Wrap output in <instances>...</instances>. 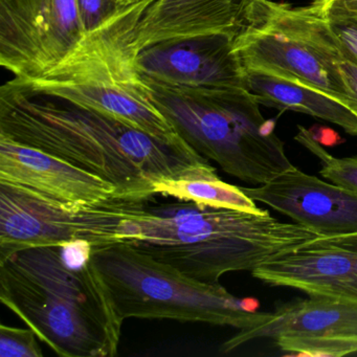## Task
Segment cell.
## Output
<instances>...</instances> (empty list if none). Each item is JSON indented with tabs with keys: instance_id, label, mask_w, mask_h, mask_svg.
<instances>
[{
	"instance_id": "7a4b0ae2",
	"label": "cell",
	"mask_w": 357,
	"mask_h": 357,
	"mask_svg": "<svg viewBox=\"0 0 357 357\" xmlns=\"http://www.w3.org/2000/svg\"><path fill=\"white\" fill-rule=\"evenodd\" d=\"M86 241L37 246L0 261V301L54 352L118 354L124 319Z\"/></svg>"
},
{
	"instance_id": "44dd1931",
	"label": "cell",
	"mask_w": 357,
	"mask_h": 357,
	"mask_svg": "<svg viewBox=\"0 0 357 357\" xmlns=\"http://www.w3.org/2000/svg\"><path fill=\"white\" fill-rule=\"evenodd\" d=\"M78 3L86 34L114 22L130 7L116 0H78Z\"/></svg>"
},
{
	"instance_id": "8fae6325",
	"label": "cell",
	"mask_w": 357,
	"mask_h": 357,
	"mask_svg": "<svg viewBox=\"0 0 357 357\" xmlns=\"http://www.w3.org/2000/svg\"><path fill=\"white\" fill-rule=\"evenodd\" d=\"M252 273L271 286L357 304V231L313 238L273 257Z\"/></svg>"
},
{
	"instance_id": "30bf717a",
	"label": "cell",
	"mask_w": 357,
	"mask_h": 357,
	"mask_svg": "<svg viewBox=\"0 0 357 357\" xmlns=\"http://www.w3.org/2000/svg\"><path fill=\"white\" fill-rule=\"evenodd\" d=\"M261 338L273 340L290 355L340 357L357 353V304L325 296L287 303L261 323L239 330L221 351L229 353Z\"/></svg>"
},
{
	"instance_id": "52a82bcc",
	"label": "cell",
	"mask_w": 357,
	"mask_h": 357,
	"mask_svg": "<svg viewBox=\"0 0 357 357\" xmlns=\"http://www.w3.org/2000/svg\"><path fill=\"white\" fill-rule=\"evenodd\" d=\"M233 49L243 74L263 70L285 75L346 107L352 99L340 68L342 45L327 16L311 5L250 0Z\"/></svg>"
},
{
	"instance_id": "5bb4252c",
	"label": "cell",
	"mask_w": 357,
	"mask_h": 357,
	"mask_svg": "<svg viewBox=\"0 0 357 357\" xmlns=\"http://www.w3.org/2000/svg\"><path fill=\"white\" fill-rule=\"evenodd\" d=\"M0 183H12L68 204H99L119 196L109 181L1 135Z\"/></svg>"
},
{
	"instance_id": "277c9868",
	"label": "cell",
	"mask_w": 357,
	"mask_h": 357,
	"mask_svg": "<svg viewBox=\"0 0 357 357\" xmlns=\"http://www.w3.org/2000/svg\"><path fill=\"white\" fill-rule=\"evenodd\" d=\"M143 80L178 137L231 176L260 185L294 168L275 122L263 116L246 86L187 89Z\"/></svg>"
},
{
	"instance_id": "8992f818",
	"label": "cell",
	"mask_w": 357,
	"mask_h": 357,
	"mask_svg": "<svg viewBox=\"0 0 357 357\" xmlns=\"http://www.w3.org/2000/svg\"><path fill=\"white\" fill-rule=\"evenodd\" d=\"M93 261L124 321L175 319L242 330L269 317L257 310V301L237 298L219 283L192 279L131 244L95 250Z\"/></svg>"
},
{
	"instance_id": "2e32d148",
	"label": "cell",
	"mask_w": 357,
	"mask_h": 357,
	"mask_svg": "<svg viewBox=\"0 0 357 357\" xmlns=\"http://www.w3.org/2000/svg\"><path fill=\"white\" fill-rule=\"evenodd\" d=\"M246 89L260 105L307 114L337 125L357 137V116L326 93L277 73L250 70L244 73Z\"/></svg>"
},
{
	"instance_id": "9a60e30c",
	"label": "cell",
	"mask_w": 357,
	"mask_h": 357,
	"mask_svg": "<svg viewBox=\"0 0 357 357\" xmlns=\"http://www.w3.org/2000/svg\"><path fill=\"white\" fill-rule=\"evenodd\" d=\"M250 0H153L135 35L137 51L165 41L235 34Z\"/></svg>"
},
{
	"instance_id": "484cf974",
	"label": "cell",
	"mask_w": 357,
	"mask_h": 357,
	"mask_svg": "<svg viewBox=\"0 0 357 357\" xmlns=\"http://www.w3.org/2000/svg\"><path fill=\"white\" fill-rule=\"evenodd\" d=\"M353 1H355V3H357V0H353Z\"/></svg>"
},
{
	"instance_id": "7c38bea8",
	"label": "cell",
	"mask_w": 357,
	"mask_h": 357,
	"mask_svg": "<svg viewBox=\"0 0 357 357\" xmlns=\"http://www.w3.org/2000/svg\"><path fill=\"white\" fill-rule=\"evenodd\" d=\"M235 34L188 37L141 50L137 62L143 78L187 89L245 86L234 53Z\"/></svg>"
},
{
	"instance_id": "9c48e42d",
	"label": "cell",
	"mask_w": 357,
	"mask_h": 357,
	"mask_svg": "<svg viewBox=\"0 0 357 357\" xmlns=\"http://www.w3.org/2000/svg\"><path fill=\"white\" fill-rule=\"evenodd\" d=\"M86 36L78 0H0V64L14 78H38Z\"/></svg>"
},
{
	"instance_id": "cb8c5ba5",
	"label": "cell",
	"mask_w": 357,
	"mask_h": 357,
	"mask_svg": "<svg viewBox=\"0 0 357 357\" xmlns=\"http://www.w3.org/2000/svg\"><path fill=\"white\" fill-rule=\"evenodd\" d=\"M335 0H313L312 3L323 11H327Z\"/></svg>"
},
{
	"instance_id": "ba28073f",
	"label": "cell",
	"mask_w": 357,
	"mask_h": 357,
	"mask_svg": "<svg viewBox=\"0 0 357 357\" xmlns=\"http://www.w3.org/2000/svg\"><path fill=\"white\" fill-rule=\"evenodd\" d=\"M150 200L114 196L93 204H68L0 183V261L26 248L86 241L95 248L133 244L137 218Z\"/></svg>"
},
{
	"instance_id": "ffe728a7",
	"label": "cell",
	"mask_w": 357,
	"mask_h": 357,
	"mask_svg": "<svg viewBox=\"0 0 357 357\" xmlns=\"http://www.w3.org/2000/svg\"><path fill=\"white\" fill-rule=\"evenodd\" d=\"M38 336L31 328L0 326V356L1 357H43V352L38 344Z\"/></svg>"
},
{
	"instance_id": "5b68a950",
	"label": "cell",
	"mask_w": 357,
	"mask_h": 357,
	"mask_svg": "<svg viewBox=\"0 0 357 357\" xmlns=\"http://www.w3.org/2000/svg\"><path fill=\"white\" fill-rule=\"evenodd\" d=\"M152 3H135L114 22L86 34L68 57L43 76L18 80L39 93L103 112L160 139H183L154 103L137 66L135 35Z\"/></svg>"
},
{
	"instance_id": "3957f363",
	"label": "cell",
	"mask_w": 357,
	"mask_h": 357,
	"mask_svg": "<svg viewBox=\"0 0 357 357\" xmlns=\"http://www.w3.org/2000/svg\"><path fill=\"white\" fill-rule=\"evenodd\" d=\"M150 202L137 218L139 238L131 245L204 283H219L231 271H252L319 237L298 223L278 220L267 210L250 213L177 199L155 206Z\"/></svg>"
},
{
	"instance_id": "ac0fdd59",
	"label": "cell",
	"mask_w": 357,
	"mask_h": 357,
	"mask_svg": "<svg viewBox=\"0 0 357 357\" xmlns=\"http://www.w3.org/2000/svg\"><path fill=\"white\" fill-rule=\"evenodd\" d=\"M296 141L321 160V176L334 185L357 193V156L338 158L330 154L311 135L309 129L298 126Z\"/></svg>"
},
{
	"instance_id": "d4e9b609",
	"label": "cell",
	"mask_w": 357,
	"mask_h": 357,
	"mask_svg": "<svg viewBox=\"0 0 357 357\" xmlns=\"http://www.w3.org/2000/svg\"><path fill=\"white\" fill-rule=\"evenodd\" d=\"M116 3L122 6H131L135 3H141L143 0H116Z\"/></svg>"
},
{
	"instance_id": "4fadbf2b",
	"label": "cell",
	"mask_w": 357,
	"mask_h": 357,
	"mask_svg": "<svg viewBox=\"0 0 357 357\" xmlns=\"http://www.w3.org/2000/svg\"><path fill=\"white\" fill-rule=\"evenodd\" d=\"M255 202L271 206L319 236L357 231V193L307 174L296 167L264 185L241 187Z\"/></svg>"
},
{
	"instance_id": "603a6c76",
	"label": "cell",
	"mask_w": 357,
	"mask_h": 357,
	"mask_svg": "<svg viewBox=\"0 0 357 357\" xmlns=\"http://www.w3.org/2000/svg\"><path fill=\"white\" fill-rule=\"evenodd\" d=\"M309 131L312 137L323 146H334L340 143V137L332 129L311 128Z\"/></svg>"
},
{
	"instance_id": "7402d4cb",
	"label": "cell",
	"mask_w": 357,
	"mask_h": 357,
	"mask_svg": "<svg viewBox=\"0 0 357 357\" xmlns=\"http://www.w3.org/2000/svg\"><path fill=\"white\" fill-rule=\"evenodd\" d=\"M340 68L344 74L347 85L352 93V99L347 107L357 116V62L354 61L342 47V59L340 61Z\"/></svg>"
},
{
	"instance_id": "6da1fadb",
	"label": "cell",
	"mask_w": 357,
	"mask_h": 357,
	"mask_svg": "<svg viewBox=\"0 0 357 357\" xmlns=\"http://www.w3.org/2000/svg\"><path fill=\"white\" fill-rule=\"evenodd\" d=\"M0 135L109 181L121 197L152 200L162 179L219 177L183 139H160L16 78L0 87Z\"/></svg>"
},
{
	"instance_id": "d6986e66",
	"label": "cell",
	"mask_w": 357,
	"mask_h": 357,
	"mask_svg": "<svg viewBox=\"0 0 357 357\" xmlns=\"http://www.w3.org/2000/svg\"><path fill=\"white\" fill-rule=\"evenodd\" d=\"M326 16L346 53L357 62V3L335 0Z\"/></svg>"
},
{
	"instance_id": "e0dca14e",
	"label": "cell",
	"mask_w": 357,
	"mask_h": 357,
	"mask_svg": "<svg viewBox=\"0 0 357 357\" xmlns=\"http://www.w3.org/2000/svg\"><path fill=\"white\" fill-rule=\"evenodd\" d=\"M156 196L191 202L199 206L234 208L250 213H261L241 187L216 178H167L154 185Z\"/></svg>"
}]
</instances>
